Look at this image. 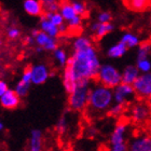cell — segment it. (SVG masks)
I'll return each instance as SVG.
<instances>
[{
  "instance_id": "4dcf8cb0",
  "label": "cell",
  "mask_w": 151,
  "mask_h": 151,
  "mask_svg": "<svg viewBox=\"0 0 151 151\" xmlns=\"http://www.w3.org/2000/svg\"><path fill=\"white\" fill-rule=\"evenodd\" d=\"M70 2H71L73 9L76 10V12L78 13L79 15L85 16L88 14V8H86L84 2H82L80 0H70Z\"/></svg>"
},
{
  "instance_id": "d6a6232c",
  "label": "cell",
  "mask_w": 151,
  "mask_h": 151,
  "mask_svg": "<svg viewBox=\"0 0 151 151\" xmlns=\"http://www.w3.org/2000/svg\"><path fill=\"white\" fill-rule=\"evenodd\" d=\"M24 42H25L26 45H29V47H32V45H36V41H35V37L30 34V35L26 36L24 38Z\"/></svg>"
},
{
  "instance_id": "484cf974",
  "label": "cell",
  "mask_w": 151,
  "mask_h": 151,
  "mask_svg": "<svg viewBox=\"0 0 151 151\" xmlns=\"http://www.w3.org/2000/svg\"><path fill=\"white\" fill-rule=\"evenodd\" d=\"M151 53V42L145 41L139 44L137 50V60L139 58H147Z\"/></svg>"
},
{
  "instance_id": "e575fe53",
  "label": "cell",
  "mask_w": 151,
  "mask_h": 151,
  "mask_svg": "<svg viewBox=\"0 0 151 151\" xmlns=\"http://www.w3.org/2000/svg\"><path fill=\"white\" fill-rule=\"evenodd\" d=\"M147 103H148V105L150 106V108H151V96L148 98V99H147Z\"/></svg>"
},
{
  "instance_id": "5bb4252c",
  "label": "cell",
  "mask_w": 151,
  "mask_h": 151,
  "mask_svg": "<svg viewBox=\"0 0 151 151\" xmlns=\"http://www.w3.org/2000/svg\"><path fill=\"white\" fill-rule=\"evenodd\" d=\"M23 9L30 16H42L44 14L43 6L40 0H24Z\"/></svg>"
},
{
  "instance_id": "277c9868",
  "label": "cell",
  "mask_w": 151,
  "mask_h": 151,
  "mask_svg": "<svg viewBox=\"0 0 151 151\" xmlns=\"http://www.w3.org/2000/svg\"><path fill=\"white\" fill-rule=\"evenodd\" d=\"M127 131L129 126L124 120H121L113 127L109 137L107 151H127L129 142H127Z\"/></svg>"
},
{
  "instance_id": "e0dca14e",
  "label": "cell",
  "mask_w": 151,
  "mask_h": 151,
  "mask_svg": "<svg viewBox=\"0 0 151 151\" xmlns=\"http://www.w3.org/2000/svg\"><path fill=\"white\" fill-rule=\"evenodd\" d=\"M139 75H140V71L138 70L136 65L135 66L129 65L122 70V83L133 85L139 77Z\"/></svg>"
},
{
  "instance_id": "7a4b0ae2",
  "label": "cell",
  "mask_w": 151,
  "mask_h": 151,
  "mask_svg": "<svg viewBox=\"0 0 151 151\" xmlns=\"http://www.w3.org/2000/svg\"><path fill=\"white\" fill-rule=\"evenodd\" d=\"M113 103V88H108L98 82L92 84L88 96V104L86 107L88 114L99 116L108 113Z\"/></svg>"
},
{
  "instance_id": "d590c367",
  "label": "cell",
  "mask_w": 151,
  "mask_h": 151,
  "mask_svg": "<svg viewBox=\"0 0 151 151\" xmlns=\"http://www.w3.org/2000/svg\"><path fill=\"white\" fill-rule=\"evenodd\" d=\"M4 129V125H3L2 122H0V129Z\"/></svg>"
},
{
  "instance_id": "6da1fadb",
  "label": "cell",
  "mask_w": 151,
  "mask_h": 151,
  "mask_svg": "<svg viewBox=\"0 0 151 151\" xmlns=\"http://www.w3.org/2000/svg\"><path fill=\"white\" fill-rule=\"evenodd\" d=\"M73 52L63 71V86L69 93L81 80H96L101 64L92 40L85 36H78L73 42Z\"/></svg>"
},
{
  "instance_id": "83f0119b",
  "label": "cell",
  "mask_w": 151,
  "mask_h": 151,
  "mask_svg": "<svg viewBox=\"0 0 151 151\" xmlns=\"http://www.w3.org/2000/svg\"><path fill=\"white\" fill-rule=\"evenodd\" d=\"M136 66L140 71V73H147L151 71V60L149 57L147 58H139L136 60Z\"/></svg>"
},
{
  "instance_id": "30bf717a",
  "label": "cell",
  "mask_w": 151,
  "mask_h": 151,
  "mask_svg": "<svg viewBox=\"0 0 151 151\" xmlns=\"http://www.w3.org/2000/svg\"><path fill=\"white\" fill-rule=\"evenodd\" d=\"M127 151H151V134H137L129 140Z\"/></svg>"
},
{
  "instance_id": "74e56055",
  "label": "cell",
  "mask_w": 151,
  "mask_h": 151,
  "mask_svg": "<svg viewBox=\"0 0 151 151\" xmlns=\"http://www.w3.org/2000/svg\"><path fill=\"white\" fill-rule=\"evenodd\" d=\"M149 132H150V134H151V123L149 124Z\"/></svg>"
},
{
  "instance_id": "d6986e66",
  "label": "cell",
  "mask_w": 151,
  "mask_h": 151,
  "mask_svg": "<svg viewBox=\"0 0 151 151\" xmlns=\"http://www.w3.org/2000/svg\"><path fill=\"white\" fill-rule=\"evenodd\" d=\"M127 50H129V47L123 42L119 41L109 47V49L107 50V55L110 58H120V57L124 56V54L127 52Z\"/></svg>"
},
{
  "instance_id": "4316f807",
  "label": "cell",
  "mask_w": 151,
  "mask_h": 151,
  "mask_svg": "<svg viewBox=\"0 0 151 151\" xmlns=\"http://www.w3.org/2000/svg\"><path fill=\"white\" fill-rule=\"evenodd\" d=\"M126 111V106L122 104H118V103H113L112 106L110 107L108 114L113 118H119V116H123L124 112Z\"/></svg>"
},
{
  "instance_id": "f1b7e54d",
  "label": "cell",
  "mask_w": 151,
  "mask_h": 151,
  "mask_svg": "<svg viewBox=\"0 0 151 151\" xmlns=\"http://www.w3.org/2000/svg\"><path fill=\"white\" fill-rule=\"evenodd\" d=\"M21 35H22V32L17 26L11 25L6 30V36L10 40H17V39H19Z\"/></svg>"
},
{
  "instance_id": "ba28073f",
  "label": "cell",
  "mask_w": 151,
  "mask_h": 151,
  "mask_svg": "<svg viewBox=\"0 0 151 151\" xmlns=\"http://www.w3.org/2000/svg\"><path fill=\"white\" fill-rule=\"evenodd\" d=\"M138 99L147 101L151 96V71L147 73H140L135 83L133 84Z\"/></svg>"
},
{
  "instance_id": "3957f363",
  "label": "cell",
  "mask_w": 151,
  "mask_h": 151,
  "mask_svg": "<svg viewBox=\"0 0 151 151\" xmlns=\"http://www.w3.org/2000/svg\"><path fill=\"white\" fill-rule=\"evenodd\" d=\"M92 88V81L81 80L73 86L68 94L67 104L69 110L73 112H82L86 110L88 104V96Z\"/></svg>"
},
{
  "instance_id": "9c48e42d",
  "label": "cell",
  "mask_w": 151,
  "mask_h": 151,
  "mask_svg": "<svg viewBox=\"0 0 151 151\" xmlns=\"http://www.w3.org/2000/svg\"><path fill=\"white\" fill-rule=\"evenodd\" d=\"M136 97V93L134 90V86L132 84L121 83L116 88H113V99L114 103L122 105H127L132 99Z\"/></svg>"
},
{
  "instance_id": "d4e9b609",
  "label": "cell",
  "mask_w": 151,
  "mask_h": 151,
  "mask_svg": "<svg viewBox=\"0 0 151 151\" xmlns=\"http://www.w3.org/2000/svg\"><path fill=\"white\" fill-rule=\"evenodd\" d=\"M44 15H45V17H47V19H49L51 22L53 23V24H55L56 26H58V27H60V26L64 25V24H66V22H65V19H64L63 15L60 14V11H56V12L44 13Z\"/></svg>"
},
{
  "instance_id": "ffe728a7",
  "label": "cell",
  "mask_w": 151,
  "mask_h": 151,
  "mask_svg": "<svg viewBox=\"0 0 151 151\" xmlns=\"http://www.w3.org/2000/svg\"><path fill=\"white\" fill-rule=\"evenodd\" d=\"M120 41L123 42L129 49L138 47L139 44L142 43L138 36L136 35V34H134V32H124L122 35V37H121V39H120Z\"/></svg>"
},
{
  "instance_id": "8d00e7d4",
  "label": "cell",
  "mask_w": 151,
  "mask_h": 151,
  "mask_svg": "<svg viewBox=\"0 0 151 151\" xmlns=\"http://www.w3.org/2000/svg\"><path fill=\"white\" fill-rule=\"evenodd\" d=\"M60 151H73V150H71V149H62Z\"/></svg>"
},
{
  "instance_id": "5b68a950",
  "label": "cell",
  "mask_w": 151,
  "mask_h": 151,
  "mask_svg": "<svg viewBox=\"0 0 151 151\" xmlns=\"http://www.w3.org/2000/svg\"><path fill=\"white\" fill-rule=\"evenodd\" d=\"M95 81L108 88H114L122 83V71L111 64H103L98 70Z\"/></svg>"
},
{
  "instance_id": "8992f818",
  "label": "cell",
  "mask_w": 151,
  "mask_h": 151,
  "mask_svg": "<svg viewBox=\"0 0 151 151\" xmlns=\"http://www.w3.org/2000/svg\"><path fill=\"white\" fill-rule=\"evenodd\" d=\"M129 120L135 124H142L145 123L150 118L151 108L148 105L147 101L138 99L137 101L133 103L127 109Z\"/></svg>"
},
{
  "instance_id": "8fae6325",
  "label": "cell",
  "mask_w": 151,
  "mask_h": 151,
  "mask_svg": "<svg viewBox=\"0 0 151 151\" xmlns=\"http://www.w3.org/2000/svg\"><path fill=\"white\" fill-rule=\"evenodd\" d=\"M32 84L41 85L47 81L50 78V69L45 64H36L30 66Z\"/></svg>"
},
{
  "instance_id": "f546056e",
  "label": "cell",
  "mask_w": 151,
  "mask_h": 151,
  "mask_svg": "<svg viewBox=\"0 0 151 151\" xmlns=\"http://www.w3.org/2000/svg\"><path fill=\"white\" fill-rule=\"evenodd\" d=\"M29 88H30V84H27V83H25V82L19 80V82L15 84L14 90H15L16 93L19 95V97L22 98V97H25L26 95L28 94Z\"/></svg>"
},
{
  "instance_id": "836d02e7",
  "label": "cell",
  "mask_w": 151,
  "mask_h": 151,
  "mask_svg": "<svg viewBox=\"0 0 151 151\" xmlns=\"http://www.w3.org/2000/svg\"><path fill=\"white\" fill-rule=\"evenodd\" d=\"M8 91H9L8 83H6V81H3V80H1V81H0V95H3Z\"/></svg>"
},
{
  "instance_id": "ac0fdd59",
  "label": "cell",
  "mask_w": 151,
  "mask_h": 151,
  "mask_svg": "<svg viewBox=\"0 0 151 151\" xmlns=\"http://www.w3.org/2000/svg\"><path fill=\"white\" fill-rule=\"evenodd\" d=\"M60 14L63 15L64 19H65V22L66 23L70 22L71 19H75L76 16L79 15L78 13L76 12V10L73 9L71 2L68 1V0H63V1L60 2Z\"/></svg>"
},
{
  "instance_id": "52a82bcc",
  "label": "cell",
  "mask_w": 151,
  "mask_h": 151,
  "mask_svg": "<svg viewBox=\"0 0 151 151\" xmlns=\"http://www.w3.org/2000/svg\"><path fill=\"white\" fill-rule=\"evenodd\" d=\"M30 34L35 37L36 47H41L43 51L53 52L58 47L57 38L51 37L50 35H47V32H42L40 29H32Z\"/></svg>"
},
{
  "instance_id": "cb8c5ba5",
  "label": "cell",
  "mask_w": 151,
  "mask_h": 151,
  "mask_svg": "<svg viewBox=\"0 0 151 151\" xmlns=\"http://www.w3.org/2000/svg\"><path fill=\"white\" fill-rule=\"evenodd\" d=\"M43 6L44 13L47 12H56L60 11V0H40Z\"/></svg>"
},
{
  "instance_id": "1f68e13d",
  "label": "cell",
  "mask_w": 151,
  "mask_h": 151,
  "mask_svg": "<svg viewBox=\"0 0 151 151\" xmlns=\"http://www.w3.org/2000/svg\"><path fill=\"white\" fill-rule=\"evenodd\" d=\"M112 16L108 11H103L97 14V22L99 23H110Z\"/></svg>"
},
{
  "instance_id": "7c38bea8",
  "label": "cell",
  "mask_w": 151,
  "mask_h": 151,
  "mask_svg": "<svg viewBox=\"0 0 151 151\" xmlns=\"http://www.w3.org/2000/svg\"><path fill=\"white\" fill-rule=\"evenodd\" d=\"M0 104L4 109L13 110L19 106L21 104V97L15 92V90H11L6 92L3 95H0Z\"/></svg>"
},
{
  "instance_id": "f35d334b",
  "label": "cell",
  "mask_w": 151,
  "mask_h": 151,
  "mask_svg": "<svg viewBox=\"0 0 151 151\" xmlns=\"http://www.w3.org/2000/svg\"><path fill=\"white\" fill-rule=\"evenodd\" d=\"M150 24H151V19H150Z\"/></svg>"
},
{
  "instance_id": "9a60e30c",
  "label": "cell",
  "mask_w": 151,
  "mask_h": 151,
  "mask_svg": "<svg viewBox=\"0 0 151 151\" xmlns=\"http://www.w3.org/2000/svg\"><path fill=\"white\" fill-rule=\"evenodd\" d=\"M39 29L44 32H47V35H50L51 37H54V38H58L62 35L60 30V27L56 26L55 24H53L49 19H47L44 14L42 16H40Z\"/></svg>"
},
{
  "instance_id": "603a6c76",
  "label": "cell",
  "mask_w": 151,
  "mask_h": 151,
  "mask_svg": "<svg viewBox=\"0 0 151 151\" xmlns=\"http://www.w3.org/2000/svg\"><path fill=\"white\" fill-rule=\"evenodd\" d=\"M69 55L67 52L62 47H57L56 50L53 51V58L56 62V64L60 67H66L68 60H69Z\"/></svg>"
},
{
  "instance_id": "2e32d148",
  "label": "cell",
  "mask_w": 151,
  "mask_h": 151,
  "mask_svg": "<svg viewBox=\"0 0 151 151\" xmlns=\"http://www.w3.org/2000/svg\"><path fill=\"white\" fill-rule=\"evenodd\" d=\"M28 151H43V135L40 129H32L30 132Z\"/></svg>"
},
{
  "instance_id": "44dd1931",
  "label": "cell",
  "mask_w": 151,
  "mask_h": 151,
  "mask_svg": "<svg viewBox=\"0 0 151 151\" xmlns=\"http://www.w3.org/2000/svg\"><path fill=\"white\" fill-rule=\"evenodd\" d=\"M127 8L136 12H142L149 8L151 0H124Z\"/></svg>"
},
{
  "instance_id": "4fadbf2b",
  "label": "cell",
  "mask_w": 151,
  "mask_h": 151,
  "mask_svg": "<svg viewBox=\"0 0 151 151\" xmlns=\"http://www.w3.org/2000/svg\"><path fill=\"white\" fill-rule=\"evenodd\" d=\"M92 34L94 35V37L96 39H101V38H104L105 36H107L108 34H110L112 32L113 29H114V26L110 23H99V22H94L92 23L91 27Z\"/></svg>"
},
{
  "instance_id": "7402d4cb",
  "label": "cell",
  "mask_w": 151,
  "mask_h": 151,
  "mask_svg": "<svg viewBox=\"0 0 151 151\" xmlns=\"http://www.w3.org/2000/svg\"><path fill=\"white\" fill-rule=\"evenodd\" d=\"M69 118H68V114L67 113H63V116H60L58 121H57L56 125H55V129L58 135H66L67 132L69 131Z\"/></svg>"
}]
</instances>
